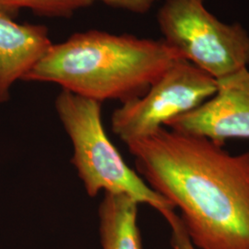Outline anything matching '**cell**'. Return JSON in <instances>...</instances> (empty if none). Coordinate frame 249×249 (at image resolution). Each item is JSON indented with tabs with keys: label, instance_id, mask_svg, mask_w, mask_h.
<instances>
[{
	"label": "cell",
	"instance_id": "1",
	"mask_svg": "<svg viewBox=\"0 0 249 249\" xmlns=\"http://www.w3.org/2000/svg\"><path fill=\"white\" fill-rule=\"evenodd\" d=\"M140 176L181 213L196 249H249V151L167 127L125 144Z\"/></svg>",
	"mask_w": 249,
	"mask_h": 249
},
{
	"label": "cell",
	"instance_id": "2",
	"mask_svg": "<svg viewBox=\"0 0 249 249\" xmlns=\"http://www.w3.org/2000/svg\"><path fill=\"white\" fill-rule=\"evenodd\" d=\"M181 60L162 39L89 30L51 45L23 80L57 84L100 103H124L142 96Z\"/></svg>",
	"mask_w": 249,
	"mask_h": 249
},
{
	"label": "cell",
	"instance_id": "3",
	"mask_svg": "<svg viewBox=\"0 0 249 249\" xmlns=\"http://www.w3.org/2000/svg\"><path fill=\"white\" fill-rule=\"evenodd\" d=\"M55 111L73 147L72 164L87 194H123L149 205L161 215L175 208L131 169L109 139L102 117V103L62 89Z\"/></svg>",
	"mask_w": 249,
	"mask_h": 249
},
{
	"label": "cell",
	"instance_id": "4",
	"mask_svg": "<svg viewBox=\"0 0 249 249\" xmlns=\"http://www.w3.org/2000/svg\"><path fill=\"white\" fill-rule=\"evenodd\" d=\"M206 0H165L157 14L162 40L216 80L249 68V33L218 19Z\"/></svg>",
	"mask_w": 249,
	"mask_h": 249
},
{
	"label": "cell",
	"instance_id": "5",
	"mask_svg": "<svg viewBox=\"0 0 249 249\" xmlns=\"http://www.w3.org/2000/svg\"><path fill=\"white\" fill-rule=\"evenodd\" d=\"M217 80L187 60L172 66L140 97L122 103L111 117L114 134L124 143L158 131L211 98Z\"/></svg>",
	"mask_w": 249,
	"mask_h": 249
},
{
	"label": "cell",
	"instance_id": "6",
	"mask_svg": "<svg viewBox=\"0 0 249 249\" xmlns=\"http://www.w3.org/2000/svg\"><path fill=\"white\" fill-rule=\"evenodd\" d=\"M166 127L223 145L228 139H249V68L217 80L211 98Z\"/></svg>",
	"mask_w": 249,
	"mask_h": 249
},
{
	"label": "cell",
	"instance_id": "7",
	"mask_svg": "<svg viewBox=\"0 0 249 249\" xmlns=\"http://www.w3.org/2000/svg\"><path fill=\"white\" fill-rule=\"evenodd\" d=\"M53 45L44 25L18 23L0 14V103L10 97V89L24 77Z\"/></svg>",
	"mask_w": 249,
	"mask_h": 249
},
{
	"label": "cell",
	"instance_id": "8",
	"mask_svg": "<svg viewBox=\"0 0 249 249\" xmlns=\"http://www.w3.org/2000/svg\"><path fill=\"white\" fill-rule=\"evenodd\" d=\"M139 203L123 194L106 193L99 206L103 249H142L138 225Z\"/></svg>",
	"mask_w": 249,
	"mask_h": 249
},
{
	"label": "cell",
	"instance_id": "9",
	"mask_svg": "<svg viewBox=\"0 0 249 249\" xmlns=\"http://www.w3.org/2000/svg\"><path fill=\"white\" fill-rule=\"evenodd\" d=\"M93 0H0V14L14 18L22 9L49 18H70Z\"/></svg>",
	"mask_w": 249,
	"mask_h": 249
},
{
	"label": "cell",
	"instance_id": "10",
	"mask_svg": "<svg viewBox=\"0 0 249 249\" xmlns=\"http://www.w3.org/2000/svg\"><path fill=\"white\" fill-rule=\"evenodd\" d=\"M169 224L172 236L171 244L174 249H196L189 239L185 226L175 210L161 215Z\"/></svg>",
	"mask_w": 249,
	"mask_h": 249
},
{
	"label": "cell",
	"instance_id": "11",
	"mask_svg": "<svg viewBox=\"0 0 249 249\" xmlns=\"http://www.w3.org/2000/svg\"><path fill=\"white\" fill-rule=\"evenodd\" d=\"M100 1L114 9L125 10L135 14H145L158 0H93Z\"/></svg>",
	"mask_w": 249,
	"mask_h": 249
}]
</instances>
